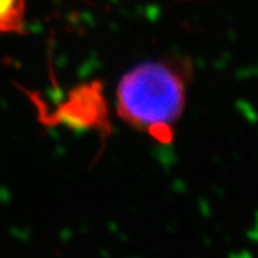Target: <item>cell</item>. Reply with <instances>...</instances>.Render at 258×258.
Segmentation results:
<instances>
[{
  "mask_svg": "<svg viewBox=\"0 0 258 258\" xmlns=\"http://www.w3.org/2000/svg\"><path fill=\"white\" fill-rule=\"evenodd\" d=\"M185 78L168 60L145 62L122 76L116 109L123 122L161 141L171 139V125L185 108Z\"/></svg>",
  "mask_w": 258,
  "mask_h": 258,
  "instance_id": "1",
  "label": "cell"
},
{
  "mask_svg": "<svg viewBox=\"0 0 258 258\" xmlns=\"http://www.w3.org/2000/svg\"><path fill=\"white\" fill-rule=\"evenodd\" d=\"M26 0H0V35L26 33Z\"/></svg>",
  "mask_w": 258,
  "mask_h": 258,
  "instance_id": "2",
  "label": "cell"
}]
</instances>
